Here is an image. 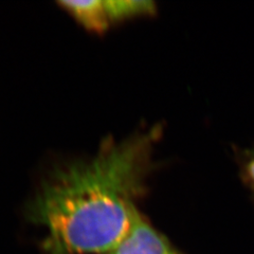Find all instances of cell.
<instances>
[{"label": "cell", "mask_w": 254, "mask_h": 254, "mask_svg": "<svg viewBox=\"0 0 254 254\" xmlns=\"http://www.w3.org/2000/svg\"><path fill=\"white\" fill-rule=\"evenodd\" d=\"M160 127L108 139L94 157L64 164L42 181L29 205L47 230L48 254H108L139 214Z\"/></svg>", "instance_id": "cell-1"}, {"label": "cell", "mask_w": 254, "mask_h": 254, "mask_svg": "<svg viewBox=\"0 0 254 254\" xmlns=\"http://www.w3.org/2000/svg\"><path fill=\"white\" fill-rule=\"evenodd\" d=\"M243 173L247 185L254 190V147L249 150L245 158Z\"/></svg>", "instance_id": "cell-4"}, {"label": "cell", "mask_w": 254, "mask_h": 254, "mask_svg": "<svg viewBox=\"0 0 254 254\" xmlns=\"http://www.w3.org/2000/svg\"><path fill=\"white\" fill-rule=\"evenodd\" d=\"M59 4L83 27L94 32H103L113 23L152 14L156 10L155 3L148 0H85Z\"/></svg>", "instance_id": "cell-2"}, {"label": "cell", "mask_w": 254, "mask_h": 254, "mask_svg": "<svg viewBox=\"0 0 254 254\" xmlns=\"http://www.w3.org/2000/svg\"><path fill=\"white\" fill-rule=\"evenodd\" d=\"M111 254H179L139 213L129 232Z\"/></svg>", "instance_id": "cell-3"}, {"label": "cell", "mask_w": 254, "mask_h": 254, "mask_svg": "<svg viewBox=\"0 0 254 254\" xmlns=\"http://www.w3.org/2000/svg\"><path fill=\"white\" fill-rule=\"evenodd\" d=\"M108 254H111V253H108Z\"/></svg>", "instance_id": "cell-5"}]
</instances>
